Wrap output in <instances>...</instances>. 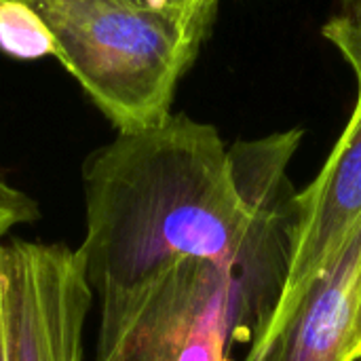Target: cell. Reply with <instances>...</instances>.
Returning <instances> with one entry per match:
<instances>
[{"label":"cell","instance_id":"cell-1","mask_svg":"<svg viewBox=\"0 0 361 361\" xmlns=\"http://www.w3.org/2000/svg\"><path fill=\"white\" fill-rule=\"evenodd\" d=\"M302 131L226 148L214 125L171 114L116 133L82 163L85 237L76 247L97 300L180 258L233 267L290 260L288 165Z\"/></svg>","mask_w":361,"mask_h":361},{"label":"cell","instance_id":"cell-2","mask_svg":"<svg viewBox=\"0 0 361 361\" xmlns=\"http://www.w3.org/2000/svg\"><path fill=\"white\" fill-rule=\"evenodd\" d=\"M59 63L116 133L161 125L218 2L154 8L133 0H32Z\"/></svg>","mask_w":361,"mask_h":361},{"label":"cell","instance_id":"cell-3","mask_svg":"<svg viewBox=\"0 0 361 361\" xmlns=\"http://www.w3.org/2000/svg\"><path fill=\"white\" fill-rule=\"evenodd\" d=\"M286 275L288 258L245 269L180 258L99 300L93 361H233L235 345L269 328Z\"/></svg>","mask_w":361,"mask_h":361},{"label":"cell","instance_id":"cell-4","mask_svg":"<svg viewBox=\"0 0 361 361\" xmlns=\"http://www.w3.org/2000/svg\"><path fill=\"white\" fill-rule=\"evenodd\" d=\"M0 243L8 361H82L95 296L78 252L21 237Z\"/></svg>","mask_w":361,"mask_h":361},{"label":"cell","instance_id":"cell-5","mask_svg":"<svg viewBox=\"0 0 361 361\" xmlns=\"http://www.w3.org/2000/svg\"><path fill=\"white\" fill-rule=\"evenodd\" d=\"M286 286L273 319L250 351L267 349L313 281L334 262L361 220V85L353 114L317 178L294 195Z\"/></svg>","mask_w":361,"mask_h":361},{"label":"cell","instance_id":"cell-6","mask_svg":"<svg viewBox=\"0 0 361 361\" xmlns=\"http://www.w3.org/2000/svg\"><path fill=\"white\" fill-rule=\"evenodd\" d=\"M361 275V220L334 262L313 281L279 336L247 357L269 361H347Z\"/></svg>","mask_w":361,"mask_h":361},{"label":"cell","instance_id":"cell-7","mask_svg":"<svg viewBox=\"0 0 361 361\" xmlns=\"http://www.w3.org/2000/svg\"><path fill=\"white\" fill-rule=\"evenodd\" d=\"M0 51L17 59L53 55V36L27 0H0Z\"/></svg>","mask_w":361,"mask_h":361},{"label":"cell","instance_id":"cell-8","mask_svg":"<svg viewBox=\"0 0 361 361\" xmlns=\"http://www.w3.org/2000/svg\"><path fill=\"white\" fill-rule=\"evenodd\" d=\"M324 36L345 55L361 85V0H341V11L326 23Z\"/></svg>","mask_w":361,"mask_h":361},{"label":"cell","instance_id":"cell-9","mask_svg":"<svg viewBox=\"0 0 361 361\" xmlns=\"http://www.w3.org/2000/svg\"><path fill=\"white\" fill-rule=\"evenodd\" d=\"M40 218V207L36 199L19 190L0 176V241L15 228L23 224H34Z\"/></svg>","mask_w":361,"mask_h":361},{"label":"cell","instance_id":"cell-10","mask_svg":"<svg viewBox=\"0 0 361 361\" xmlns=\"http://www.w3.org/2000/svg\"><path fill=\"white\" fill-rule=\"evenodd\" d=\"M0 361H8V334H6V311H4V260L0 243Z\"/></svg>","mask_w":361,"mask_h":361},{"label":"cell","instance_id":"cell-11","mask_svg":"<svg viewBox=\"0 0 361 361\" xmlns=\"http://www.w3.org/2000/svg\"><path fill=\"white\" fill-rule=\"evenodd\" d=\"M361 357V275L357 283V307H355V317H353V330L349 338V351L347 361H355Z\"/></svg>","mask_w":361,"mask_h":361},{"label":"cell","instance_id":"cell-12","mask_svg":"<svg viewBox=\"0 0 361 361\" xmlns=\"http://www.w3.org/2000/svg\"><path fill=\"white\" fill-rule=\"evenodd\" d=\"M355 361H361V357H360V360H355Z\"/></svg>","mask_w":361,"mask_h":361},{"label":"cell","instance_id":"cell-13","mask_svg":"<svg viewBox=\"0 0 361 361\" xmlns=\"http://www.w3.org/2000/svg\"><path fill=\"white\" fill-rule=\"evenodd\" d=\"M27 2H32V0H27Z\"/></svg>","mask_w":361,"mask_h":361}]
</instances>
